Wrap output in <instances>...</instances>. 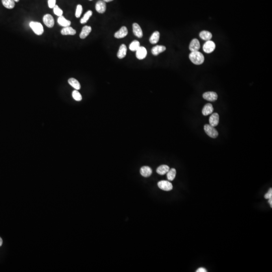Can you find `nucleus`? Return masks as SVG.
Here are the masks:
<instances>
[{"mask_svg": "<svg viewBox=\"0 0 272 272\" xmlns=\"http://www.w3.org/2000/svg\"><path fill=\"white\" fill-rule=\"evenodd\" d=\"M69 84L72 87L75 88L77 90H80L81 88V85L78 80L75 78H70L68 80Z\"/></svg>", "mask_w": 272, "mask_h": 272, "instance_id": "21", "label": "nucleus"}, {"mask_svg": "<svg viewBox=\"0 0 272 272\" xmlns=\"http://www.w3.org/2000/svg\"><path fill=\"white\" fill-rule=\"evenodd\" d=\"M215 44L211 40L207 41L203 46L204 51L207 53H211L215 48Z\"/></svg>", "mask_w": 272, "mask_h": 272, "instance_id": "7", "label": "nucleus"}, {"mask_svg": "<svg viewBox=\"0 0 272 272\" xmlns=\"http://www.w3.org/2000/svg\"><path fill=\"white\" fill-rule=\"evenodd\" d=\"M19 1H20V0H14V1H15V2H19Z\"/></svg>", "mask_w": 272, "mask_h": 272, "instance_id": "38", "label": "nucleus"}, {"mask_svg": "<svg viewBox=\"0 0 272 272\" xmlns=\"http://www.w3.org/2000/svg\"><path fill=\"white\" fill-rule=\"evenodd\" d=\"M48 5L49 8L53 9L56 5V0H48Z\"/></svg>", "mask_w": 272, "mask_h": 272, "instance_id": "32", "label": "nucleus"}, {"mask_svg": "<svg viewBox=\"0 0 272 272\" xmlns=\"http://www.w3.org/2000/svg\"><path fill=\"white\" fill-rule=\"evenodd\" d=\"M200 48V44L199 41L197 39H193L192 42H190V44L189 46V48L190 51H198Z\"/></svg>", "mask_w": 272, "mask_h": 272, "instance_id": "13", "label": "nucleus"}, {"mask_svg": "<svg viewBox=\"0 0 272 272\" xmlns=\"http://www.w3.org/2000/svg\"><path fill=\"white\" fill-rule=\"evenodd\" d=\"M158 186L162 190L170 191L172 190L173 186L170 182L167 181H161L158 183Z\"/></svg>", "mask_w": 272, "mask_h": 272, "instance_id": "4", "label": "nucleus"}, {"mask_svg": "<svg viewBox=\"0 0 272 272\" xmlns=\"http://www.w3.org/2000/svg\"><path fill=\"white\" fill-rule=\"evenodd\" d=\"M272 198V188H270L268 192L264 195V198L266 199H269L270 198Z\"/></svg>", "mask_w": 272, "mask_h": 272, "instance_id": "33", "label": "nucleus"}, {"mask_svg": "<svg viewBox=\"0 0 272 272\" xmlns=\"http://www.w3.org/2000/svg\"><path fill=\"white\" fill-rule=\"evenodd\" d=\"M2 4L5 8L12 9L15 6L14 0H2Z\"/></svg>", "mask_w": 272, "mask_h": 272, "instance_id": "23", "label": "nucleus"}, {"mask_svg": "<svg viewBox=\"0 0 272 272\" xmlns=\"http://www.w3.org/2000/svg\"><path fill=\"white\" fill-rule=\"evenodd\" d=\"M92 11H91V10H89L85 14H84V16L82 17L81 20H80V23L81 24H85V23H86L89 19L91 17V16L92 15Z\"/></svg>", "mask_w": 272, "mask_h": 272, "instance_id": "26", "label": "nucleus"}, {"mask_svg": "<svg viewBox=\"0 0 272 272\" xmlns=\"http://www.w3.org/2000/svg\"><path fill=\"white\" fill-rule=\"evenodd\" d=\"M176 171L174 168H171L167 173V177L168 181H172L175 179Z\"/></svg>", "mask_w": 272, "mask_h": 272, "instance_id": "27", "label": "nucleus"}, {"mask_svg": "<svg viewBox=\"0 0 272 272\" xmlns=\"http://www.w3.org/2000/svg\"><path fill=\"white\" fill-rule=\"evenodd\" d=\"M213 111H214V108H213V105L211 103H207L204 106L203 109H202V114L205 116H207L212 114Z\"/></svg>", "mask_w": 272, "mask_h": 272, "instance_id": "16", "label": "nucleus"}, {"mask_svg": "<svg viewBox=\"0 0 272 272\" xmlns=\"http://www.w3.org/2000/svg\"><path fill=\"white\" fill-rule=\"evenodd\" d=\"M103 1L105 2H110L114 1V0H103Z\"/></svg>", "mask_w": 272, "mask_h": 272, "instance_id": "37", "label": "nucleus"}, {"mask_svg": "<svg viewBox=\"0 0 272 272\" xmlns=\"http://www.w3.org/2000/svg\"><path fill=\"white\" fill-rule=\"evenodd\" d=\"M83 8L81 5H78L77 6L76 10L75 13V16L77 18H79L82 14Z\"/></svg>", "mask_w": 272, "mask_h": 272, "instance_id": "31", "label": "nucleus"}, {"mask_svg": "<svg viewBox=\"0 0 272 272\" xmlns=\"http://www.w3.org/2000/svg\"><path fill=\"white\" fill-rule=\"evenodd\" d=\"M203 97L206 100L213 102L218 99V95L215 92H206L203 94Z\"/></svg>", "mask_w": 272, "mask_h": 272, "instance_id": "6", "label": "nucleus"}, {"mask_svg": "<svg viewBox=\"0 0 272 272\" xmlns=\"http://www.w3.org/2000/svg\"><path fill=\"white\" fill-rule=\"evenodd\" d=\"M53 13L55 14V15L57 16L58 17L63 15V10L61 9V8L59 7V6H57V5L53 8Z\"/></svg>", "mask_w": 272, "mask_h": 272, "instance_id": "30", "label": "nucleus"}, {"mask_svg": "<svg viewBox=\"0 0 272 272\" xmlns=\"http://www.w3.org/2000/svg\"><path fill=\"white\" fill-rule=\"evenodd\" d=\"M73 98L77 101H80L82 100V97L81 94L79 92H78L77 90L73 91L72 92Z\"/></svg>", "mask_w": 272, "mask_h": 272, "instance_id": "29", "label": "nucleus"}, {"mask_svg": "<svg viewBox=\"0 0 272 272\" xmlns=\"http://www.w3.org/2000/svg\"><path fill=\"white\" fill-rule=\"evenodd\" d=\"M204 131L208 135L212 138H216L218 136V131L210 124H206L204 126Z\"/></svg>", "mask_w": 272, "mask_h": 272, "instance_id": "3", "label": "nucleus"}, {"mask_svg": "<svg viewBox=\"0 0 272 272\" xmlns=\"http://www.w3.org/2000/svg\"><path fill=\"white\" fill-rule=\"evenodd\" d=\"M160 38V33L157 31H155L151 36L149 41L151 44H156L158 42Z\"/></svg>", "mask_w": 272, "mask_h": 272, "instance_id": "25", "label": "nucleus"}, {"mask_svg": "<svg viewBox=\"0 0 272 272\" xmlns=\"http://www.w3.org/2000/svg\"><path fill=\"white\" fill-rule=\"evenodd\" d=\"M127 51V46H126L125 44H123L121 46H120V48H119V50H118V53L117 54L118 57L120 59H123L124 57H126Z\"/></svg>", "mask_w": 272, "mask_h": 272, "instance_id": "19", "label": "nucleus"}, {"mask_svg": "<svg viewBox=\"0 0 272 272\" xmlns=\"http://www.w3.org/2000/svg\"><path fill=\"white\" fill-rule=\"evenodd\" d=\"M133 29L134 34L135 36L139 38H141L143 37V31L141 29V27L137 23H134L133 25Z\"/></svg>", "mask_w": 272, "mask_h": 272, "instance_id": "14", "label": "nucleus"}, {"mask_svg": "<svg viewBox=\"0 0 272 272\" xmlns=\"http://www.w3.org/2000/svg\"><path fill=\"white\" fill-rule=\"evenodd\" d=\"M2 244H3V240H2V238L0 237V246H2Z\"/></svg>", "mask_w": 272, "mask_h": 272, "instance_id": "36", "label": "nucleus"}, {"mask_svg": "<svg viewBox=\"0 0 272 272\" xmlns=\"http://www.w3.org/2000/svg\"><path fill=\"white\" fill-rule=\"evenodd\" d=\"M189 58L191 62L195 65H201L204 63V56L199 51H192L189 55Z\"/></svg>", "mask_w": 272, "mask_h": 272, "instance_id": "1", "label": "nucleus"}, {"mask_svg": "<svg viewBox=\"0 0 272 272\" xmlns=\"http://www.w3.org/2000/svg\"><path fill=\"white\" fill-rule=\"evenodd\" d=\"M95 9L97 12L99 13H104L107 9V5L105 2L103 1H98L95 5Z\"/></svg>", "mask_w": 272, "mask_h": 272, "instance_id": "8", "label": "nucleus"}, {"mask_svg": "<svg viewBox=\"0 0 272 272\" xmlns=\"http://www.w3.org/2000/svg\"><path fill=\"white\" fill-rule=\"evenodd\" d=\"M200 37L203 40L208 41L211 40L212 37V34L208 31H202L200 33Z\"/></svg>", "mask_w": 272, "mask_h": 272, "instance_id": "24", "label": "nucleus"}, {"mask_svg": "<svg viewBox=\"0 0 272 272\" xmlns=\"http://www.w3.org/2000/svg\"><path fill=\"white\" fill-rule=\"evenodd\" d=\"M268 200H269V201H268L269 203V204L270 205L271 207L272 208V198H270V199H268Z\"/></svg>", "mask_w": 272, "mask_h": 272, "instance_id": "35", "label": "nucleus"}, {"mask_svg": "<svg viewBox=\"0 0 272 272\" xmlns=\"http://www.w3.org/2000/svg\"><path fill=\"white\" fill-rule=\"evenodd\" d=\"M140 47V44L138 40H134L129 45V50L131 51H135Z\"/></svg>", "mask_w": 272, "mask_h": 272, "instance_id": "28", "label": "nucleus"}, {"mask_svg": "<svg viewBox=\"0 0 272 272\" xmlns=\"http://www.w3.org/2000/svg\"><path fill=\"white\" fill-rule=\"evenodd\" d=\"M128 33V29L126 26H123L120 30L114 34V37L116 38H122L126 37Z\"/></svg>", "mask_w": 272, "mask_h": 272, "instance_id": "11", "label": "nucleus"}, {"mask_svg": "<svg viewBox=\"0 0 272 272\" xmlns=\"http://www.w3.org/2000/svg\"><path fill=\"white\" fill-rule=\"evenodd\" d=\"M140 173L144 177H149L152 173V170L150 167L144 166L141 168Z\"/></svg>", "mask_w": 272, "mask_h": 272, "instance_id": "15", "label": "nucleus"}, {"mask_svg": "<svg viewBox=\"0 0 272 272\" xmlns=\"http://www.w3.org/2000/svg\"><path fill=\"white\" fill-rule=\"evenodd\" d=\"M170 170V167L166 165H162L159 166L156 170V172L160 175H164L167 173Z\"/></svg>", "mask_w": 272, "mask_h": 272, "instance_id": "22", "label": "nucleus"}, {"mask_svg": "<svg viewBox=\"0 0 272 272\" xmlns=\"http://www.w3.org/2000/svg\"><path fill=\"white\" fill-rule=\"evenodd\" d=\"M166 50L165 46H154L152 49L151 52L154 55H157L159 53L165 51Z\"/></svg>", "mask_w": 272, "mask_h": 272, "instance_id": "20", "label": "nucleus"}, {"mask_svg": "<svg viewBox=\"0 0 272 272\" xmlns=\"http://www.w3.org/2000/svg\"><path fill=\"white\" fill-rule=\"evenodd\" d=\"M89 1H92V0H89Z\"/></svg>", "mask_w": 272, "mask_h": 272, "instance_id": "39", "label": "nucleus"}, {"mask_svg": "<svg viewBox=\"0 0 272 272\" xmlns=\"http://www.w3.org/2000/svg\"><path fill=\"white\" fill-rule=\"evenodd\" d=\"M197 272H207V271L206 270V269L203 268V267H201V268H200L198 269L196 271Z\"/></svg>", "mask_w": 272, "mask_h": 272, "instance_id": "34", "label": "nucleus"}, {"mask_svg": "<svg viewBox=\"0 0 272 272\" xmlns=\"http://www.w3.org/2000/svg\"><path fill=\"white\" fill-rule=\"evenodd\" d=\"M92 28L89 26H85L82 29V31L80 33V37L81 39H84L87 36H88L90 33L91 32Z\"/></svg>", "mask_w": 272, "mask_h": 272, "instance_id": "18", "label": "nucleus"}, {"mask_svg": "<svg viewBox=\"0 0 272 272\" xmlns=\"http://www.w3.org/2000/svg\"><path fill=\"white\" fill-rule=\"evenodd\" d=\"M43 22L46 26L48 28H52L55 25V21L53 17L49 14H46L44 15Z\"/></svg>", "mask_w": 272, "mask_h": 272, "instance_id": "5", "label": "nucleus"}, {"mask_svg": "<svg viewBox=\"0 0 272 272\" xmlns=\"http://www.w3.org/2000/svg\"><path fill=\"white\" fill-rule=\"evenodd\" d=\"M57 23L60 26L64 27L70 26L71 24V22L66 19L65 17L63 15L57 18Z\"/></svg>", "mask_w": 272, "mask_h": 272, "instance_id": "17", "label": "nucleus"}, {"mask_svg": "<svg viewBox=\"0 0 272 272\" xmlns=\"http://www.w3.org/2000/svg\"><path fill=\"white\" fill-rule=\"evenodd\" d=\"M219 122V116L217 113H214L209 118V123L211 126L215 127L217 126Z\"/></svg>", "mask_w": 272, "mask_h": 272, "instance_id": "12", "label": "nucleus"}, {"mask_svg": "<svg viewBox=\"0 0 272 272\" xmlns=\"http://www.w3.org/2000/svg\"><path fill=\"white\" fill-rule=\"evenodd\" d=\"M61 33L63 35H74L76 33V31L72 27L67 26L64 27L61 30Z\"/></svg>", "mask_w": 272, "mask_h": 272, "instance_id": "10", "label": "nucleus"}, {"mask_svg": "<svg viewBox=\"0 0 272 272\" xmlns=\"http://www.w3.org/2000/svg\"><path fill=\"white\" fill-rule=\"evenodd\" d=\"M136 57L139 60H143L145 59L147 55V51L146 48L144 46H140L136 51Z\"/></svg>", "mask_w": 272, "mask_h": 272, "instance_id": "9", "label": "nucleus"}, {"mask_svg": "<svg viewBox=\"0 0 272 272\" xmlns=\"http://www.w3.org/2000/svg\"><path fill=\"white\" fill-rule=\"evenodd\" d=\"M29 26L33 30V33L37 35H41L44 33V27L41 23L38 22L31 21L29 23Z\"/></svg>", "mask_w": 272, "mask_h": 272, "instance_id": "2", "label": "nucleus"}]
</instances>
